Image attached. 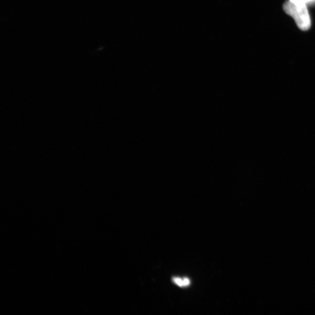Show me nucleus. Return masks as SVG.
I'll return each mask as SVG.
<instances>
[{
    "mask_svg": "<svg viewBox=\"0 0 315 315\" xmlns=\"http://www.w3.org/2000/svg\"><path fill=\"white\" fill-rule=\"evenodd\" d=\"M284 10L287 14L292 16L302 31H308L311 26L307 6L304 4L291 2L288 0L283 6Z\"/></svg>",
    "mask_w": 315,
    "mask_h": 315,
    "instance_id": "f257e3e1",
    "label": "nucleus"
},
{
    "mask_svg": "<svg viewBox=\"0 0 315 315\" xmlns=\"http://www.w3.org/2000/svg\"><path fill=\"white\" fill-rule=\"evenodd\" d=\"M290 1L304 4L306 6L315 4V0H290Z\"/></svg>",
    "mask_w": 315,
    "mask_h": 315,
    "instance_id": "f03ea898",
    "label": "nucleus"
},
{
    "mask_svg": "<svg viewBox=\"0 0 315 315\" xmlns=\"http://www.w3.org/2000/svg\"><path fill=\"white\" fill-rule=\"evenodd\" d=\"M174 282L179 285V287H184L183 280H182L180 278H177V277H175V278L173 279Z\"/></svg>",
    "mask_w": 315,
    "mask_h": 315,
    "instance_id": "7ed1b4c3",
    "label": "nucleus"
},
{
    "mask_svg": "<svg viewBox=\"0 0 315 315\" xmlns=\"http://www.w3.org/2000/svg\"><path fill=\"white\" fill-rule=\"evenodd\" d=\"M183 282H184V287H187L188 286V285L189 284H190L191 282H190V280H189L188 279L185 278L183 279Z\"/></svg>",
    "mask_w": 315,
    "mask_h": 315,
    "instance_id": "20e7f679",
    "label": "nucleus"
}]
</instances>
